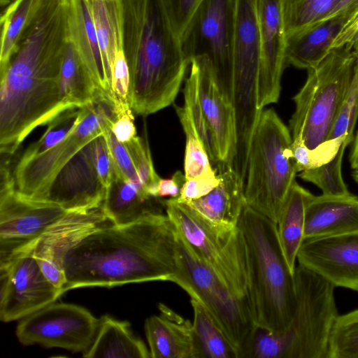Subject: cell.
Masks as SVG:
<instances>
[{"label":"cell","mask_w":358,"mask_h":358,"mask_svg":"<svg viewBox=\"0 0 358 358\" xmlns=\"http://www.w3.org/2000/svg\"><path fill=\"white\" fill-rule=\"evenodd\" d=\"M313 195L294 181L282 206L276 223L282 252L294 273L297 255L304 241L306 208Z\"/></svg>","instance_id":"28"},{"label":"cell","mask_w":358,"mask_h":358,"mask_svg":"<svg viewBox=\"0 0 358 358\" xmlns=\"http://www.w3.org/2000/svg\"><path fill=\"white\" fill-rule=\"evenodd\" d=\"M64 99L73 107H83L100 92L70 36L66 43L59 76Z\"/></svg>","instance_id":"30"},{"label":"cell","mask_w":358,"mask_h":358,"mask_svg":"<svg viewBox=\"0 0 358 358\" xmlns=\"http://www.w3.org/2000/svg\"><path fill=\"white\" fill-rule=\"evenodd\" d=\"M130 324L108 315L99 320L96 334L90 348L83 354L86 358H148L149 350L131 332Z\"/></svg>","instance_id":"27"},{"label":"cell","mask_w":358,"mask_h":358,"mask_svg":"<svg viewBox=\"0 0 358 358\" xmlns=\"http://www.w3.org/2000/svg\"><path fill=\"white\" fill-rule=\"evenodd\" d=\"M328 358H358V309L338 315L330 336Z\"/></svg>","instance_id":"37"},{"label":"cell","mask_w":358,"mask_h":358,"mask_svg":"<svg viewBox=\"0 0 358 358\" xmlns=\"http://www.w3.org/2000/svg\"><path fill=\"white\" fill-rule=\"evenodd\" d=\"M350 166L353 170L358 169V131L354 136L352 146L349 156Z\"/></svg>","instance_id":"51"},{"label":"cell","mask_w":358,"mask_h":358,"mask_svg":"<svg viewBox=\"0 0 358 358\" xmlns=\"http://www.w3.org/2000/svg\"><path fill=\"white\" fill-rule=\"evenodd\" d=\"M156 200L143 196L116 167L113 178L106 187L101 208L113 224L122 226L162 212L155 204Z\"/></svg>","instance_id":"25"},{"label":"cell","mask_w":358,"mask_h":358,"mask_svg":"<svg viewBox=\"0 0 358 358\" xmlns=\"http://www.w3.org/2000/svg\"><path fill=\"white\" fill-rule=\"evenodd\" d=\"M69 38L66 14L53 6L36 8L7 68L0 73V153L12 156L37 127L76 108L59 89Z\"/></svg>","instance_id":"1"},{"label":"cell","mask_w":358,"mask_h":358,"mask_svg":"<svg viewBox=\"0 0 358 358\" xmlns=\"http://www.w3.org/2000/svg\"><path fill=\"white\" fill-rule=\"evenodd\" d=\"M346 18H334L303 34L287 39L285 63L308 70L318 65L330 52Z\"/></svg>","instance_id":"26"},{"label":"cell","mask_w":358,"mask_h":358,"mask_svg":"<svg viewBox=\"0 0 358 358\" xmlns=\"http://www.w3.org/2000/svg\"><path fill=\"white\" fill-rule=\"evenodd\" d=\"M87 1L106 74L112 84L115 59L120 52L124 51L122 0Z\"/></svg>","instance_id":"29"},{"label":"cell","mask_w":358,"mask_h":358,"mask_svg":"<svg viewBox=\"0 0 358 358\" xmlns=\"http://www.w3.org/2000/svg\"><path fill=\"white\" fill-rule=\"evenodd\" d=\"M12 1H13V0H12Z\"/></svg>","instance_id":"53"},{"label":"cell","mask_w":358,"mask_h":358,"mask_svg":"<svg viewBox=\"0 0 358 358\" xmlns=\"http://www.w3.org/2000/svg\"><path fill=\"white\" fill-rule=\"evenodd\" d=\"M173 27L180 36L185 31L203 0H164Z\"/></svg>","instance_id":"45"},{"label":"cell","mask_w":358,"mask_h":358,"mask_svg":"<svg viewBox=\"0 0 358 358\" xmlns=\"http://www.w3.org/2000/svg\"><path fill=\"white\" fill-rule=\"evenodd\" d=\"M67 212L22 196L14 185L0 187V266L27 250Z\"/></svg>","instance_id":"14"},{"label":"cell","mask_w":358,"mask_h":358,"mask_svg":"<svg viewBox=\"0 0 358 358\" xmlns=\"http://www.w3.org/2000/svg\"><path fill=\"white\" fill-rule=\"evenodd\" d=\"M347 46L358 51V8L346 20L331 48Z\"/></svg>","instance_id":"47"},{"label":"cell","mask_w":358,"mask_h":358,"mask_svg":"<svg viewBox=\"0 0 358 358\" xmlns=\"http://www.w3.org/2000/svg\"><path fill=\"white\" fill-rule=\"evenodd\" d=\"M185 180V174L180 171H176L171 178H160L157 185L158 198L165 196L178 198Z\"/></svg>","instance_id":"49"},{"label":"cell","mask_w":358,"mask_h":358,"mask_svg":"<svg viewBox=\"0 0 358 358\" xmlns=\"http://www.w3.org/2000/svg\"><path fill=\"white\" fill-rule=\"evenodd\" d=\"M216 165L220 184L208 194L185 204L214 224L235 227L245 204V184L231 164L218 162Z\"/></svg>","instance_id":"23"},{"label":"cell","mask_w":358,"mask_h":358,"mask_svg":"<svg viewBox=\"0 0 358 358\" xmlns=\"http://www.w3.org/2000/svg\"><path fill=\"white\" fill-rule=\"evenodd\" d=\"M85 115V106L69 109L54 118L48 124L43 136L23 152L19 162L27 161L62 141L77 127Z\"/></svg>","instance_id":"36"},{"label":"cell","mask_w":358,"mask_h":358,"mask_svg":"<svg viewBox=\"0 0 358 358\" xmlns=\"http://www.w3.org/2000/svg\"><path fill=\"white\" fill-rule=\"evenodd\" d=\"M261 58L258 106L261 110L278 101L285 69L287 39L281 0H257Z\"/></svg>","instance_id":"19"},{"label":"cell","mask_w":358,"mask_h":358,"mask_svg":"<svg viewBox=\"0 0 358 358\" xmlns=\"http://www.w3.org/2000/svg\"><path fill=\"white\" fill-rule=\"evenodd\" d=\"M357 8L358 0H340L324 21L338 17L348 19Z\"/></svg>","instance_id":"50"},{"label":"cell","mask_w":358,"mask_h":358,"mask_svg":"<svg viewBox=\"0 0 358 358\" xmlns=\"http://www.w3.org/2000/svg\"><path fill=\"white\" fill-rule=\"evenodd\" d=\"M190 303L199 358H238L236 348L203 304L192 298Z\"/></svg>","instance_id":"31"},{"label":"cell","mask_w":358,"mask_h":358,"mask_svg":"<svg viewBox=\"0 0 358 358\" xmlns=\"http://www.w3.org/2000/svg\"><path fill=\"white\" fill-rule=\"evenodd\" d=\"M84 106L83 119L65 138L27 161L17 162L13 176L18 193L38 199L63 166L85 145L103 135L120 115L115 102L100 92Z\"/></svg>","instance_id":"10"},{"label":"cell","mask_w":358,"mask_h":358,"mask_svg":"<svg viewBox=\"0 0 358 358\" xmlns=\"http://www.w3.org/2000/svg\"><path fill=\"white\" fill-rule=\"evenodd\" d=\"M234 0H203L180 38L185 59L206 57L216 83L232 103Z\"/></svg>","instance_id":"11"},{"label":"cell","mask_w":358,"mask_h":358,"mask_svg":"<svg viewBox=\"0 0 358 358\" xmlns=\"http://www.w3.org/2000/svg\"><path fill=\"white\" fill-rule=\"evenodd\" d=\"M232 105L235 116L252 120L261 113L258 106L261 58L257 0H234Z\"/></svg>","instance_id":"12"},{"label":"cell","mask_w":358,"mask_h":358,"mask_svg":"<svg viewBox=\"0 0 358 358\" xmlns=\"http://www.w3.org/2000/svg\"><path fill=\"white\" fill-rule=\"evenodd\" d=\"M68 6L69 36L98 90L115 102L112 84L106 74L88 2L87 0H68Z\"/></svg>","instance_id":"24"},{"label":"cell","mask_w":358,"mask_h":358,"mask_svg":"<svg viewBox=\"0 0 358 358\" xmlns=\"http://www.w3.org/2000/svg\"><path fill=\"white\" fill-rule=\"evenodd\" d=\"M63 268L64 292L150 281L183 284L178 231L162 211L129 224L95 229L67 251Z\"/></svg>","instance_id":"2"},{"label":"cell","mask_w":358,"mask_h":358,"mask_svg":"<svg viewBox=\"0 0 358 358\" xmlns=\"http://www.w3.org/2000/svg\"><path fill=\"white\" fill-rule=\"evenodd\" d=\"M357 57L352 48H334L318 65L307 70L306 83L293 97L295 110L289 128L293 140L311 150L329 141L353 78Z\"/></svg>","instance_id":"5"},{"label":"cell","mask_w":358,"mask_h":358,"mask_svg":"<svg viewBox=\"0 0 358 358\" xmlns=\"http://www.w3.org/2000/svg\"><path fill=\"white\" fill-rule=\"evenodd\" d=\"M345 138L329 140L315 149H309L302 141L292 140L290 150L297 172L319 167L334 158L343 145L348 146Z\"/></svg>","instance_id":"39"},{"label":"cell","mask_w":358,"mask_h":358,"mask_svg":"<svg viewBox=\"0 0 358 358\" xmlns=\"http://www.w3.org/2000/svg\"><path fill=\"white\" fill-rule=\"evenodd\" d=\"M124 145L128 150L146 194L150 197L159 199L157 185L160 178L154 169L148 143H145L136 136Z\"/></svg>","instance_id":"41"},{"label":"cell","mask_w":358,"mask_h":358,"mask_svg":"<svg viewBox=\"0 0 358 358\" xmlns=\"http://www.w3.org/2000/svg\"><path fill=\"white\" fill-rule=\"evenodd\" d=\"M134 120L132 113H124L112 124L111 130L120 142L125 143L136 136Z\"/></svg>","instance_id":"48"},{"label":"cell","mask_w":358,"mask_h":358,"mask_svg":"<svg viewBox=\"0 0 358 358\" xmlns=\"http://www.w3.org/2000/svg\"><path fill=\"white\" fill-rule=\"evenodd\" d=\"M111 127L112 126L108 127L103 135L106 138L116 167L124 177L136 187L143 196L150 197L145 192L128 150L124 143L120 142L116 138L111 130Z\"/></svg>","instance_id":"42"},{"label":"cell","mask_w":358,"mask_h":358,"mask_svg":"<svg viewBox=\"0 0 358 358\" xmlns=\"http://www.w3.org/2000/svg\"><path fill=\"white\" fill-rule=\"evenodd\" d=\"M194 59L198 68L199 101L214 135L218 162L232 166L236 155V122L233 105L220 91L208 59L205 56Z\"/></svg>","instance_id":"20"},{"label":"cell","mask_w":358,"mask_h":358,"mask_svg":"<svg viewBox=\"0 0 358 358\" xmlns=\"http://www.w3.org/2000/svg\"><path fill=\"white\" fill-rule=\"evenodd\" d=\"M296 307L288 329L276 333L282 358H328L333 327L339 315L335 287L298 264L294 271Z\"/></svg>","instance_id":"8"},{"label":"cell","mask_w":358,"mask_h":358,"mask_svg":"<svg viewBox=\"0 0 358 358\" xmlns=\"http://www.w3.org/2000/svg\"><path fill=\"white\" fill-rule=\"evenodd\" d=\"M162 202L166 215L199 257L235 294L249 303L248 255L240 227L214 224L176 199Z\"/></svg>","instance_id":"7"},{"label":"cell","mask_w":358,"mask_h":358,"mask_svg":"<svg viewBox=\"0 0 358 358\" xmlns=\"http://www.w3.org/2000/svg\"><path fill=\"white\" fill-rule=\"evenodd\" d=\"M188 78L183 90L185 106L187 107L194 127L200 136L211 163L218 162L217 148L211 127L201 106L198 91V68L194 59L190 62Z\"/></svg>","instance_id":"35"},{"label":"cell","mask_w":358,"mask_h":358,"mask_svg":"<svg viewBox=\"0 0 358 358\" xmlns=\"http://www.w3.org/2000/svg\"><path fill=\"white\" fill-rule=\"evenodd\" d=\"M160 314L145 322L152 358H199L192 322L159 303Z\"/></svg>","instance_id":"22"},{"label":"cell","mask_w":358,"mask_h":358,"mask_svg":"<svg viewBox=\"0 0 358 358\" xmlns=\"http://www.w3.org/2000/svg\"><path fill=\"white\" fill-rule=\"evenodd\" d=\"M289 129L272 109L262 110L251 142L245 185V203L277 223L297 173Z\"/></svg>","instance_id":"6"},{"label":"cell","mask_w":358,"mask_h":358,"mask_svg":"<svg viewBox=\"0 0 358 358\" xmlns=\"http://www.w3.org/2000/svg\"><path fill=\"white\" fill-rule=\"evenodd\" d=\"M217 169L211 173L186 179L177 201L187 203L199 199L211 192L220 182Z\"/></svg>","instance_id":"44"},{"label":"cell","mask_w":358,"mask_h":358,"mask_svg":"<svg viewBox=\"0 0 358 358\" xmlns=\"http://www.w3.org/2000/svg\"><path fill=\"white\" fill-rule=\"evenodd\" d=\"M286 39L323 22L340 0H281Z\"/></svg>","instance_id":"32"},{"label":"cell","mask_w":358,"mask_h":358,"mask_svg":"<svg viewBox=\"0 0 358 358\" xmlns=\"http://www.w3.org/2000/svg\"><path fill=\"white\" fill-rule=\"evenodd\" d=\"M358 231V196L313 195L305 211L304 241Z\"/></svg>","instance_id":"21"},{"label":"cell","mask_w":358,"mask_h":358,"mask_svg":"<svg viewBox=\"0 0 358 358\" xmlns=\"http://www.w3.org/2000/svg\"><path fill=\"white\" fill-rule=\"evenodd\" d=\"M94 141L96 169L101 182L106 188L113 178L116 166L103 135L96 137Z\"/></svg>","instance_id":"46"},{"label":"cell","mask_w":358,"mask_h":358,"mask_svg":"<svg viewBox=\"0 0 358 358\" xmlns=\"http://www.w3.org/2000/svg\"><path fill=\"white\" fill-rule=\"evenodd\" d=\"M94 140L63 166L37 201L57 204L67 211L87 210L101 206L106 188L96 169Z\"/></svg>","instance_id":"17"},{"label":"cell","mask_w":358,"mask_h":358,"mask_svg":"<svg viewBox=\"0 0 358 358\" xmlns=\"http://www.w3.org/2000/svg\"><path fill=\"white\" fill-rule=\"evenodd\" d=\"M346 147L343 145L334 158L328 163L301 171L299 177L315 185L324 194L343 195L350 193L343 179L341 172L342 161Z\"/></svg>","instance_id":"38"},{"label":"cell","mask_w":358,"mask_h":358,"mask_svg":"<svg viewBox=\"0 0 358 358\" xmlns=\"http://www.w3.org/2000/svg\"><path fill=\"white\" fill-rule=\"evenodd\" d=\"M176 111L186 136L184 171L186 179L214 171L202 141L194 127L187 107L175 106Z\"/></svg>","instance_id":"34"},{"label":"cell","mask_w":358,"mask_h":358,"mask_svg":"<svg viewBox=\"0 0 358 358\" xmlns=\"http://www.w3.org/2000/svg\"><path fill=\"white\" fill-rule=\"evenodd\" d=\"M296 261L335 287L358 292V231L304 241Z\"/></svg>","instance_id":"18"},{"label":"cell","mask_w":358,"mask_h":358,"mask_svg":"<svg viewBox=\"0 0 358 358\" xmlns=\"http://www.w3.org/2000/svg\"><path fill=\"white\" fill-rule=\"evenodd\" d=\"M355 73L350 87L335 120L329 141L345 138L348 143L354 139V129L358 117V53Z\"/></svg>","instance_id":"40"},{"label":"cell","mask_w":358,"mask_h":358,"mask_svg":"<svg viewBox=\"0 0 358 358\" xmlns=\"http://www.w3.org/2000/svg\"><path fill=\"white\" fill-rule=\"evenodd\" d=\"M112 87L115 102L120 113H132L129 101L130 75L124 51L120 52L115 59Z\"/></svg>","instance_id":"43"},{"label":"cell","mask_w":358,"mask_h":358,"mask_svg":"<svg viewBox=\"0 0 358 358\" xmlns=\"http://www.w3.org/2000/svg\"><path fill=\"white\" fill-rule=\"evenodd\" d=\"M129 106L148 115L172 104L188 66L164 0H122Z\"/></svg>","instance_id":"3"},{"label":"cell","mask_w":358,"mask_h":358,"mask_svg":"<svg viewBox=\"0 0 358 358\" xmlns=\"http://www.w3.org/2000/svg\"><path fill=\"white\" fill-rule=\"evenodd\" d=\"M106 222L110 220L101 206L91 210L68 211L25 252H32L45 278L64 292V255L87 234L106 225Z\"/></svg>","instance_id":"16"},{"label":"cell","mask_w":358,"mask_h":358,"mask_svg":"<svg viewBox=\"0 0 358 358\" xmlns=\"http://www.w3.org/2000/svg\"><path fill=\"white\" fill-rule=\"evenodd\" d=\"M38 0H13L1 17L0 73L8 66Z\"/></svg>","instance_id":"33"},{"label":"cell","mask_w":358,"mask_h":358,"mask_svg":"<svg viewBox=\"0 0 358 358\" xmlns=\"http://www.w3.org/2000/svg\"><path fill=\"white\" fill-rule=\"evenodd\" d=\"M238 226L247 249L248 300L257 327L286 331L296 307L294 273L282 252L276 223L245 204Z\"/></svg>","instance_id":"4"},{"label":"cell","mask_w":358,"mask_h":358,"mask_svg":"<svg viewBox=\"0 0 358 358\" xmlns=\"http://www.w3.org/2000/svg\"><path fill=\"white\" fill-rule=\"evenodd\" d=\"M0 271L3 322L24 318L55 302L64 293L45 278L31 251L18 255Z\"/></svg>","instance_id":"15"},{"label":"cell","mask_w":358,"mask_h":358,"mask_svg":"<svg viewBox=\"0 0 358 358\" xmlns=\"http://www.w3.org/2000/svg\"><path fill=\"white\" fill-rule=\"evenodd\" d=\"M99 323L83 307L53 302L24 317L16 336L24 345L38 344L85 353L92 344Z\"/></svg>","instance_id":"13"},{"label":"cell","mask_w":358,"mask_h":358,"mask_svg":"<svg viewBox=\"0 0 358 358\" xmlns=\"http://www.w3.org/2000/svg\"><path fill=\"white\" fill-rule=\"evenodd\" d=\"M352 176L354 180L358 184V169L353 171Z\"/></svg>","instance_id":"52"},{"label":"cell","mask_w":358,"mask_h":358,"mask_svg":"<svg viewBox=\"0 0 358 358\" xmlns=\"http://www.w3.org/2000/svg\"><path fill=\"white\" fill-rule=\"evenodd\" d=\"M178 251L183 289L203 304L236 348L238 358H244L257 328L249 303L225 285L179 232Z\"/></svg>","instance_id":"9"}]
</instances>
